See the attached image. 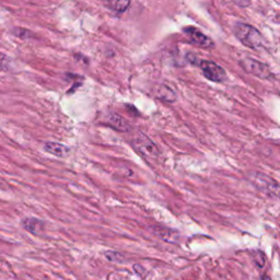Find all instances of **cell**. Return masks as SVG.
Segmentation results:
<instances>
[{
  "label": "cell",
  "mask_w": 280,
  "mask_h": 280,
  "mask_svg": "<svg viewBox=\"0 0 280 280\" xmlns=\"http://www.w3.org/2000/svg\"><path fill=\"white\" fill-rule=\"evenodd\" d=\"M23 227L32 234H40L44 229V223L35 218H28L23 220Z\"/></svg>",
  "instance_id": "12"
},
{
  "label": "cell",
  "mask_w": 280,
  "mask_h": 280,
  "mask_svg": "<svg viewBox=\"0 0 280 280\" xmlns=\"http://www.w3.org/2000/svg\"><path fill=\"white\" fill-rule=\"evenodd\" d=\"M10 67V59L4 54L0 53V70H7Z\"/></svg>",
  "instance_id": "14"
},
{
  "label": "cell",
  "mask_w": 280,
  "mask_h": 280,
  "mask_svg": "<svg viewBox=\"0 0 280 280\" xmlns=\"http://www.w3.org/2000/svg\"><path fill=\"white\" fill-rule=\"evenodd\" d=\"M184 33L187 36L188 41H190L192 44H194L197 47L201 48H212L214 46L213 42L211 41L210 37L207 35H205L202 31H199L196 28H193V26H188V28L184 29Z\"/></svg>",
  "instance_id": "5"
},
{
  "label": "cell",
  "mask_w": 280,
  "mask_h": 280,
  "mask_svg": "<svg viewBox=\"0 0 280 280\" xmlns=\"http://www.w3.org/2000/svg\"><path fill=\"white\" fill-rule=\"evenodd\" d=\"M199 67L203 70L204 76L210 81L213 82H222L227 78L224 69L221 68L216 63L209 61H202L199 63Z\"/></svg>",
  "instance_id": "4"
},
{
  "label": "cell",
  "mask_w": 280,
  "mask_h": 280,
  "mask_svg": "<svg viewBox=\"0 0 280 280\" xmlns=\"http://www.w3.org/2000/svg\"><path fill=\"white\" fill-rule=\"evenodd\" d=\"M240 65L246 72H249L255 77L261 79H269L273 77V73L267 65L258 62L256 59L244 58L240 62Z\"/></svg>",
  "instance_id": "3"
},
{
  "label": "cell",
  "mask_w": 280,
  "mask_h": 280,
  "mask_svg": "<svg viewBox=\"0 0 280 280\" xmlns=\"http://www.w3.org/2000/svg\"><path fill=\"white\" fill-rule=\"evenodd\" d=\"M106 8L116 13L125 12L131 6V0H103Z\"/></svg>",
  "instance_id": "9"
},
{
  "label": "cell",
  "mask_w": 280,
  "mask_h": 280,
  "mask_svg": "<svg viewBox=\"0 0 280 280\" xmlns=\"http://www.w3.org/2000/svg\"><path fill=\"white\" fill-rule=\"evenodd\" d=\"M133 147L136 151L140 154H142L143 157L148 159H155L159 157L160 150L157 147L151 139H150L147 135L142 133H138L136 136L133 139Z\"/></svg>",
  "instance_id": "2"
},
{
  "label": "cell",
  "mask_w": 280,
  "mask_h": 280,
  "mask_svg": "<svg viewBox=\"0 0 280 280\" xmlns=\"http://www.w3.org/2000/svg\"><path fill=\"white\" fill-rule=\"evenodd\" d=\"M44 149L46 152L55 155V157H58V158L67 157L70 152V148L67 147L66 144H63L59 142H53V141L46 142Z\"/></svg>",
  "instance_id": "8"
},
{
  "label": "cell",
  "mask_w": 280,
  "mask_h": 280,
  "mask_svg": "<svg viewBox=\"0 0 280 280\" xmlns=\"http://www.w3.org/2000/svg\"><path fill=\"white\" fill-rule=\"evenodd\" d=\"M154 233L157 234L160 239H162L165 242H169V243H175L177 241V236H179L176 231L162 227L154 228Z\"/></svg>",
  "instance_id": "11"
},
{
  "label": "cell",
  "mask_w": 280,
  "mask_h": 280,
  "mask_svg": "<svg viewBox=\"0 0 280 280\" xmlns=\"http://www.w3.org/2000/svg\"><path fill=\"white\" fill-rule=\"evenodd\" d=\"M105 256L107 260H109L110 262H113V263H124L125 262V260H124V257L120 254V253H117V252H106L105 253Z\"/></svg>",
  "instance_id": "13"
},
{
  "label": "cell",
  "mask_w": 280,
  "mask_h": 280,
  "mask_svg": "<svg viewBox=\"0 0 280 280\" xmlns=\"http://www.w3.org/2000/svg\"><path fill=\"white\" fill-rule=\"evenodd\" d=\"M155 95H157V98L162 100L164 102H168V103H173V102L176 101L177 96L176 93L174 92L173 90H172L168 85H160V87L155 91Z\"/></svg>",
  "instance_id": "10"
},
{
  "label": "cell",
  "mask_w": 280,
  "mask_h": 280,
  "mask_svg": "<svg viewBox=\"0 0 280 280\" xmlns=\"http://www.w3.org/2000/svg\"><path fill=\"white\" fill-rule=\"evenodd\" d=\"M106 124L112 128L116 129V131L123 133L131 132L132 129L131 125H129V123L125 120V118H123L121 115L115 114V113H112V114L106 117Z\"/></svg>",
  "instance_id": "7"
},
{
  "label": "cell",
  "mask_w": 280,
  "mask_h": 280,
  "mask_svg": "<svg viewBox=\"0 0 280 280\" xmlns=\"http://www.w3.org/2000/svg\"><path fill=\"white\" fill-rule=\"evenodd\" d=\"M252 181L254 184L267 194H272V195H280V186L269 176L262 173H255L252 177Z\"/></svg>",
  "instance_id": "6"
},
{
  "label": "cell",
  "mask_w": 280,
  "mask_h": 280,
  "mask_svg": "<svg viewBox=\"0 0 280 280\" xmlns=\"http://www.w3.org/2000/svg\"><path fill=\"white\" fill-rule=\"evenodd\" d=\"M234 34L242 44L252 50H262L265 47V40L261 32L254 26L245 23H236L234 26Z\"/></svg>",
  "instance_id": "1"
}]
</instances>
